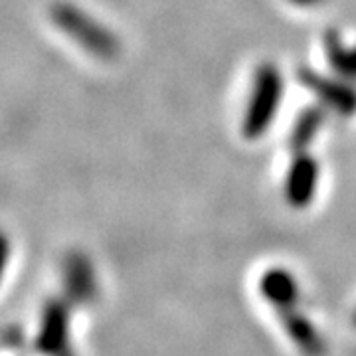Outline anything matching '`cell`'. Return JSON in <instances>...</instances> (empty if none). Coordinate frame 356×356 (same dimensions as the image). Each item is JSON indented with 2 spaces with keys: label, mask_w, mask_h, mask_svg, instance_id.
Returning <instances> with one entry per match:
<instances>
[{
  "label": "cell",
  "mask_w": 356,
  "mask_h": 356,
  "mask_svg": "<svg viewBox=\"0 0 356 356\" xmlns=\"http://www.w3.org/2000/svg\"><path fill=\"white\" fill-rule=\"evenodd\" d=\"M261 297L269 311L280 318V325L285 337L295 344V348L303 356H323L325 343L315 327L311 313L303 309L301 293L295 280L287 273L277 271L267 275L261 283Z\"/></svg>",
  "instance_id": "6da1fadb"
}]
</instances>
